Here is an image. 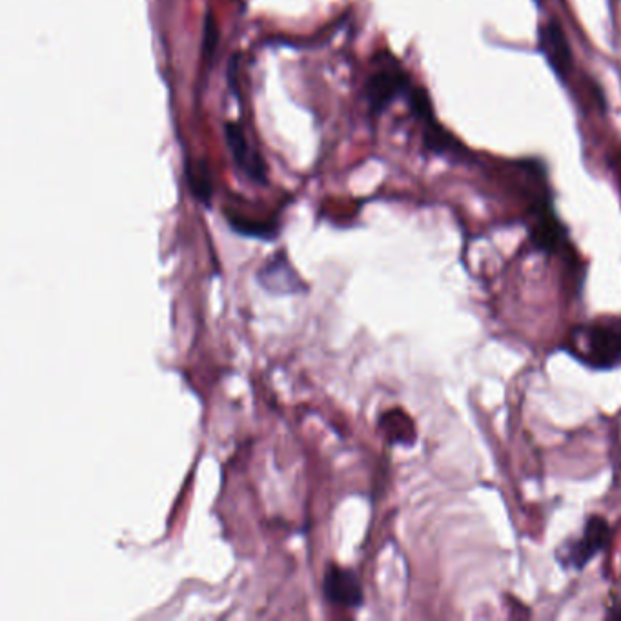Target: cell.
<instances>
[{"instance_id":"obj_3","label":"cell","mask_w":621,"mask_h":621,"mask_svg":"<svg viewBox=\"0 0 621 621\" xmlns=\"http://www.w3.org/2000/svg\"><path fill=\"white\" fill-rule=\"evenodd\" d=\"M530 239L545 254L558 252L567 241V230L558 219V215L552 208L549 195H543L540 199H534L530 204Z\"/></svg>"},{"instance_id":"obj_5","label":"cell","mask_w":621,"mask_h":621,"mask_svg":"<svg viewBox=\"0 0 621 621\" xmlns=\"http://www.w3.org/2000/svg\"><path fill=\"white\" fill-rule=\"evenodd\" d=\"M538 48L549 64L550 70L556 73L561 81H567L574 66L571 42L567 39L563 26L556 19H550L541 24L540 33H538Z\"/></svg>"},{"instance_id":"obj_1","label":"cell","mask_w":621,"mask_h":621,"mask_svg":"<svg viewBox=\"0 0 621 621\" xmlns=\"http://www.w3.org/2000/svg\"><path fill=\"white\" fill-rule=\"evenodd\" d=\"M565 352L594 370L621 365V316L600 317L572 328Z\"/></svg>"},{"instance_id":"obj_4","label":"cell","mask_w":621,"mask_h":621,"mask_svg":"<svg viewBox=\"0 0 621 621\" xmlns=\"http://www.w3.org/2000/svg\"><path fill=\"white\" fill-rule=\"evenodd\" d=\"M412 82L398 62L388 61L381 70L372 73L365 86V97L374 115L383 112L388 104L396 101L401 95H407Z\"/></svg>"},{"instance_id":"obj_8","label":"cell","mask_w":621,"mask_h":621,"mask_svg":"<svg viewBox=\"0 0 621 621\" xmlns=\"http://www.w3.org/2000/svg\"><path fill=\"white\" fill-rule=\"evenodd\" d=\"M259 281L274 294H296L297 290H303V283L299 281L294 268L288 265L285 257L277 255L261 268Z\"/></svg>"},{"instance_id":"obj_12","label":"cell","mask_w":621,"mask_h":621,"mask_svg":"<svg viewBox=\"0 0 621 621\" xmlns=\"http://www.w3.org/2000/svg\"><path fill=\"white\" fill-rule=\"evenodd\" d=\"M607 618H609V620L621 621V605H616L614 609L607 612Z\"/></svg>"},{"instance_id":"obj_9","label":"cell","mask_w":621,"mask_h":621,"mask_svg":"<svg viewBox=\"0 0 621 621\" xmlns=\"http://www.w3.org/2000/svg\"><path fill=\"white\" fill-rule=\"evenodd\" d=\"M188 184L192 188V194L203 201V203H210V197L214 194V188H212V179L208 174V168L206 164H199V166H192V170L188 172Z\"/></svg>"},{"instance_id":"obj_13","label":"cell","mask_w":621,"mask_h":621,"mask_svg":"<svg viewBox=\"0 0 621 621\" xmlns=\"http://www.w3.org/2000/svg\"><path fill=\"white\" fill-rule=\"evenodd\" d=\"M541 2H543V0H536V4H538V6H541Z\"/></svg>"},{"instance_id":"obj_2","label":"cell","mask_w":621,"mask_h":621,"mask_svg":"<svg viewBox=\"0 0 621 621\" xmlns=\"http://www.w3.org/2000/svg\"><path fill=\"white\" fill-rule=\"evenodd\" d=\"M612 529L600 514H592L585 521L580 538L563 541L556 550V561L563 569L583 571L598 554L609 547Z\"/></svg>"},{"instance_id":"obj_11","label":"cell","mask_w":621,"mask_h":621,"mask_svg":"<svg viewBox=\"0 0 621 621\" xmlns=\"http://www.w3.org/2000/svg\"><path fill=\"white\" fill-rule=\"evenodd\" d=\"M217 42H219V31H217V26H215L212 13H208L206 24H204V51H206V59H208V61H210L212 55H214Z\"/></svg>"},{"instance_id":"obj_6","label":"cell","mask_w":621,"mask_h":621,"mask_svg":"<svg viewBox=\"0 0 621 621\" xmlns=\"http://www.w3.org/2000/svg\"><path fill=\"white\" fill-rule=\"evenodd\" d=\"M226 144L234 157V163L243 174L257 184H266L265 159L248 143L245 132L239 124H226Z\"/></svg>"},{"instance_id":"obj_10","label":"cell","mask_w":621,"mask_h":621,"mask_svg":"<svg viewBox=\"0 0 621 621\" xmlns=\"http://www.w3.org/2000/svg\"><path fill=\"white\" fill-rule=\"evenodd\" d=\"M228 219H230L232 228L239 234L250 235V237H265V239L274 235V228H270L266 224L250 223V221L239 219V217H228Z\"/></svg>"},{"instance_id":"obj_7","label":"cell","mask_w":621,"mask_h":621,"mask_svg":"<svg viewBox=\"0 0 621 621\" xmlns=\"http://www.w3.org/2000/svg\"><path fill=\"white\" fill-rule=\"evenodd\" d=\"M323 594L326 600L339 607L357 609L363 605V587L356 572L330 565L323 580Z\"/></svg>"}]
</instances>
